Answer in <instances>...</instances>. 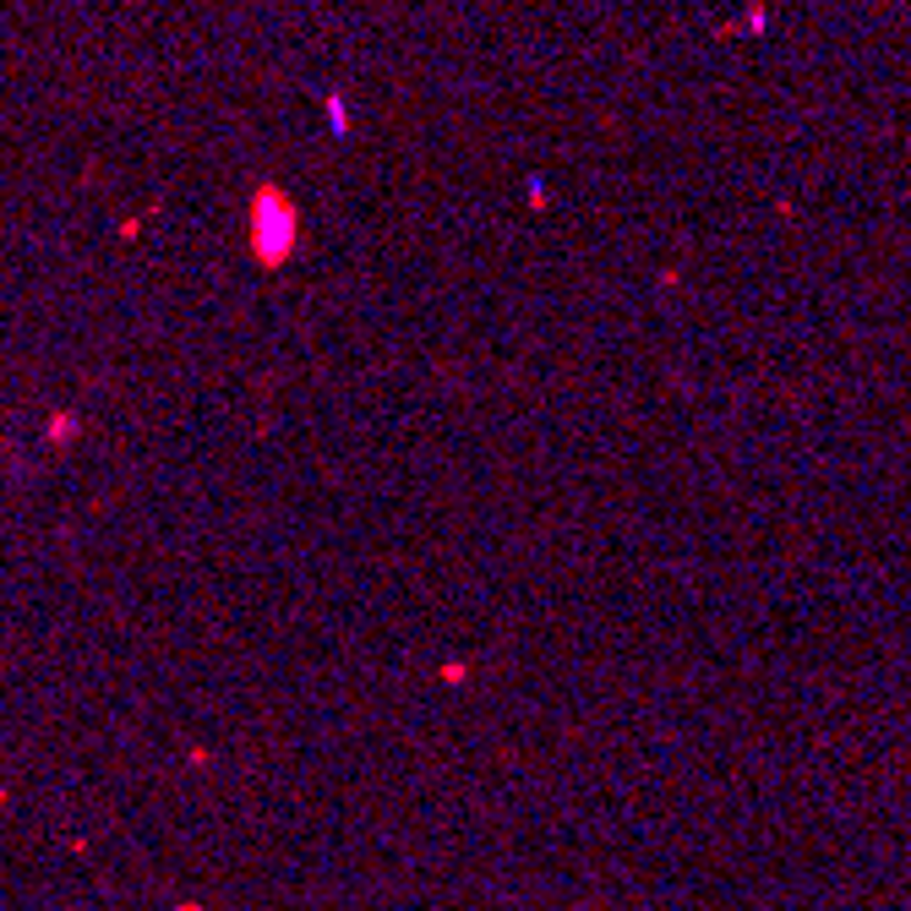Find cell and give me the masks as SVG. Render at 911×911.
Masks as SVG:
<instances>
[{"mask_svg":"<svg viewBox=\"0 0 911 911\" xmlns=\"http://www.w3.org/2000/svg\"><path fill=\"white\" fill-rule=\"evenodd\" d=\"M246 235H252V257L262 267H284L295 257V241H301V207L284 186H257L252 192V213H246Z\"/></svg>","mask_w":911,"mask_h":911,"instance_id":"cell-1","label":"cell"}]
</instances>
